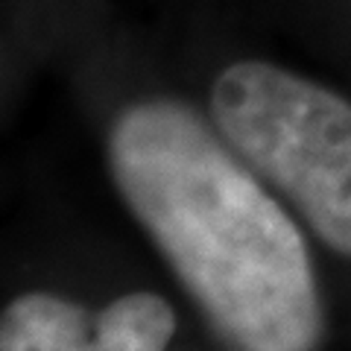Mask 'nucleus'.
<instances>
[{"mask_svg":"<svg viewBox=\"0 0 351 351\" xmlns=\"http://www.w3.org/2000/svg\"><path fill=\"white\" fill-rule=\"evenodd\" d=\"M117 193L237 351H316L319 281L302 228L179 97L126 103L106 132Z\"/></svg>","mask_w":351,"mask_h":351,"instance_id":"1","label":"nucleus"},{"mask_svg":"<svg viewBox=\"0 0 351 351\" xmlns=\"http://www.w3.org/2000/svg\"><path fill=\"white\" fill-rule=\"evenodd\" d=\"M208 117L328 249L351 258V97L246 56L217 71Z\"/></svg>","mask_w":351,"mask_h":351,"instance_id":"2","label":"nucleus"},{"mask_svg":"<svg viewBox=\"0 0 351 351\" xmlns=\"http://www.w3.org/2000/svg\"><path fill=\"white\" fill-rule=\"evenodd\" d=\"M173 304L135 290L91 311L53 293H24L3 307L0 351H167Z\"/></svg>","mask_w":351,"mask_h":351,"instance_id":"3","label":"nucleus"}]
</instances>
